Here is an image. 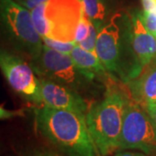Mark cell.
<instances>
[{
  "instance_id": "7402d4cb",
  "label": "cell",
  "mask_w": 156,
  "mask_h": 156,
  "mask_svg": "<svg viewBox=\"0 0 156 156\" xmlns=\"http://www.w3.org/2000/svg\"><path fill=\"white\" fill-rule=\"evenodd\" d=\"M143 12H149L156 9V0H141Z\"/></svg>"
},
{
  "instance_id": "5bb4252c",
  "label": "cell",
  "mask_w": 156,
  "mask_h": 156,
  "mask_svg": "<svg viewBox=\"0 0 156 156\" xmlns=\"http://www.w3.org/2000/svg\"><path fill=\"white\" fill-rule=\"evenodd\" d=\"M45 8H46V3L39 5L30 11L35 29L37 30V33L42 38L48 37L50 31L48 21L45 17Z\"/></svg>"
},
{
  "instance_id": "4fadbf2b",
  "label": "cell",
  "mask_w": 156,
  "mask_h": 156,
  "mask_svg": "<svg viewBox=\"0 0 156 156\" xmlns=\"http://www.w3.org/2000/svg\"><path fill=\"white\" fill-rule=\"evenodd\" d=\"M81 3L89 21L98 29L101 28L108 13L105 0H81Z\"/></svg>"
},
{
  "instance_id": "52a82bcc",
  "label": "cell",
  "mask_w": 156,
  "mask_h": 156,
  "mask_svg": "<svg viewBox=\"0 0 156 156\" xmlns=\"http://www.w3.org/2000/svg\"><path fill=\"white\" fill-rule=\"evenodd\" d=\"M0 70L18 95L37 106L43 105L40 80L30 62L17 53L0 47Z\"/></svg>"
},
{
  "instance_id": "277c9868",
  "label": "cell",
  "mask_w": 156,
  "mask_h": 156,
  "mask_svg": "<svg viewBox=\"0 0 156 156\" xmlns=\"http://www.w3.org/2000/svg\"><path fill=\"white\" fill-rule=\"evenodd\" d=\"M0 38L14 50L36 59L44 43L35 29L30 11L15 0H0Z\"/></svg>"
},
{
  "instance_id": "5b68a950",
  "label": "cell",
  "mask_w": 156,
  "mask_h": 156,
  "mask_svg": "<svg viewBox=\"0 0 156 156\" xmlns=\"http://www.w3.org/2000/svg\"><path fill=\"white\" fill-rule=\"evenodd\" d=\"M30 64L38 78L56 82L78 93L94 85L95 80L76 66L70 55L58 52L45 44L41 54L30 60Z\"/></svg>"
},
{
  "instance_id": "603a6c76",
  "label": "cell",
  "mask_w": 156,
  "mask_h": 156,
  "mask_svg": "<svg viewBox=\"0 0 156 156\" xmlns=\"http://www.w3.org/2000/svg\"><path fill=\"white\" fill-rule=\"evenodd\" d=\"M146 110L147 112L148 115L150 116L152 122L154 123V126L156 130V103L155 104H150L146 108Z\"/></svg>"
},
{
  "instance_id": "7c38bea8",
  "label": "cell",
  "mask_w": 156,
  "mask_h": 156,
  "mask_svg": "<svg viewBox=\"0 0 156 156\" xmlns=\"http://www.w3.org/2000/svg\"><path fill=\"white\" fill-rule=\"evenodd\" d=\"M69 55L76 66L92 79L95 80V78L106 76L108 71L96 54L87 51L76 44Z\"/></svg>"
},
{
  "instance_id": "d4e9b609",
  "label": "cell",
  "mask_w": 156,
  "mask_h": 156,
  "mask_svg": "<svg viewBox=\"0 0 156 156\" xmlns=\"http://www.w3.org/2000/svg\"><path fill=\"white\" fill-rule=\"evenodd\" d=\"M154 37H156V32L154 34Z\"/></svg>"
},
{
  "instance_id": "e0dca14e",
  "label": "cell",
  "mask_w": 156,
  "mask_h": 156,
  "mask_svg": "<svg viewBox=\"0 0 156 156\" xmlns=\"http://www.w3.org/2000/svg\"><path fill=\"white\" fill-rule=\"evenodd\" d=\"M91 23V22H90ZM99 30L96 26H95L92 23H90V30H89V34L88 37L83 40V42L76 44L79 46H81L83 49L86 50L87 51H89L91 53H95V46H96V40H97V36Z\"/></svg>"
},
{
  "instance_id": "7a4b0ae2",
  "label": "cell",
  "mask_w": 156,
  "mask_h": 156,
  "mask_svg": "<svg viewBox=\"0 0 156 156\" xmlns=\"http://www.w3.org/2000/svg\"><path fill=\"white\" fill-rule=\"evenodd\" d=\"M129 16L117 12L99 30L95 53L108 73L129 82L134 78Z\"/></svg>"
},
{
  "instance_id": "ffe728a7",
  "label": "cell",
  "mask_w": 156,
  "mask_h": 156,
  "mask_svg": "<svg viewBox=\"0 0 156 156\" xmlns=\"http://www.w3.org/2000/svg\"><path fill=\"white\" fill-rule=\"evenodd\" d=\"M20 5L23 6L29 11H31L35 7H37L39 5L47 3L49 0H15Z\"/></svg>"
},
{
  "instance_id": "3957f363",
  "label": "cell",
  "mask_w": 156,
  "mask_h": 156,
  "mask_svg": "<svg viewBox=\"0 0 156 156\" xmlns=\"http://www.w3.org/2000/svg\"><path fill=\"white\" fill-rule=\"evenodd\" d=\"M129 97L120 89L108 88L102 100L90 107L86 122L100 156L119 150V139Z\"/></svg>"
},
{
  "instance_id": "d6986e66",
  "label": "cell",
  "mask_w": 156,
  "mask_h": 156,
  "mask_svg": "<svg viewBox=\"0 0 156 156\" xmlns=\"http://www.w3.org/2000/svg\"><path fill=\"white\" fill-rule=\"evenodd\" d=\"M24 115L23 109H17V110H8L0 106V120L11 119L14 117L23 116Z\"/></svg>"
},
{
  "instance_id": "30bf717a",
  "label": "cell",
  "mask_w": 156,
  "mask_h": 156,
  "mask_svg": "<svg viewBox=\"0 0 156 156\" xmlns=\"http://www.w3.org/2000/svg\"><path fill=\"white\" fill-rule=\"evenodd\" d=\"M39 80L43 105L86 115L89 108L80 93L50 80L43 78H39Z\"/></svg>"
},
{
  "instance_id": "9c48e42d",
  "label": "cell",
  "mask_w": 156,
  "mask_h": 156,
  "mask_svg": "<svg viewBox=\"0 0 156 156\" xmlns=\"http://www.w3.org/2000/svg\"><path fill=\"white\" fill-rule=\"evenodd\" d=\"M129 18L131 47L134 60V78H136L156 59V37L144 26L140 19V12L132 13Z\"/></svg>"
},
{
  "instance_id": "ac0fdd59",
  "label": "cell",
  "mask_w": 156,
  "mask_h": 156,
  "mask_svg": "<svg viewBox=\"0 0 156 156\" xmlns=\"http://www.w3.org/2000/svg\"><path fill=\"white\" fill-rule=\"evenodd\" d=\"M140 19L144 26L152 34L156 32V9L149 12L140 13Z\"/></svg>"
},
{
  "instance_id": "ba28073f",
  "label": "cell",
  "mask_w": 156,
  "mask_h": 156,
  "mask_svg": "<svg viewBox=\"0 0 156 156\" xmlns=\"http://www.w3.org/2000/svg\"><path fill=\"white\" fill-rule=\"evenodd\" d=\"M83 13L81 0H49L45 8L50 29L47 37L61 42L75 41L76 30Z\"/></svg>"
},
{
  "instance_id": "8992f818",
  "label": "cell",
  "mask_w": 156,
  "mask_h": 156,
  "mask_svg": "<svg viewBox=\"0 0 156 156\" xmlns=\"http://www.w3.org/2000/svg\"><path fill=\"white\" fill-rule=\"evenodd\" d=\"M139 150L156 155V130L144 108L128 99L119 139V150Z\"/></svg>"
},
{
  "instance_id": "2e32d148",
  "label": "cell",
  "mask_w": 156,
  "mask_h": 156,
  "mask_svg": "<svg viewBox=\"0 0 156 156\" xmlns=\"http://www.w3.org/2000/svg\"><path fill=\"white\" fill-rule=\"evenodd\" d=\"M90 23H91L83 11L82 17L80 19V22L78 23L76 30V35H75L76 44H79L88 37L89 34V30H90Z\"/></svg>"
},
{
  "instance_id": "6da1fadb",
  "label": "cell",
  "mask_w": 156,
  "mask_h": 156,
  "mask_svg": "<svg viewBox=\"0 0 156 156\" xmlns=\"http://www.w3.org/2000/svg\"><path fill=\"white\" fill-rule=\"evenodd\" d=\"M36 127L51 144L68 156H100L84 114L42 105L35 111Z\"/></svg>"
},
{
  "instance_id": "9a60e30c",
  "label": "cell",
  "mask_w": 156,
  "mask_h": 156,
  "mask_svg": "<svg viewBox=\"0 0 156 156\" xmlns=\"http://www.w3.org/2000/svg\"><path fill=\"white\" fill-rule=\"evenodd\" d=\"M43 43L44 44L47 45L48 47H50L53 50H56L58 52L64 53V54H70L71 51L74 49V47L76 46V42H61V41H57L55 39L50 38V37H43Z\"/></svg>"
},
{
  "instance_id": "44dd1931",
  "label": "cell",
  "mask_w": 156,
  "mask_h": 156,
  "mask_svg": "<svg viewBox=\"0 0 156 156\" xmlns=\"http://www.w3.org/2000/svg\"><path fill=\"white\" fill-rule=\"evenodd\" d=\"M114 156H150L142 152H134L129 150H119Z\"/></svg>"
},
{
  "instance_id": "cb8c5ba5",
  "label": "cell",
  "mask_w": 156,
  "mask_h": 156,
  "mask_svg": "<svg viewBox=\"0 0 156 156\" xmlns=\"http://www.w3.org/2000/svg\"><path fill=\"white\" fill-rule=\"evenodd\" d=\"M30 156H60L58 154L55 152L48 150H42V151H36Z\"/></svg>"
},
{
  "instance_id": "8fae6325",
  "label": "cell",
  "mask_w": 156,
  "mask_h": 156,
  "mask_svg": "<svg viewBox=\"0 0 156 156\" xmlns=\"http://www.w3.org/2000/svg\"><path fill=\"white\" fill-rule=\"evenodd\" d=\"M147 68L137 77L128 82L130 98L145 109L156 103V63Z\"/></svg>"
}]
</instances>
